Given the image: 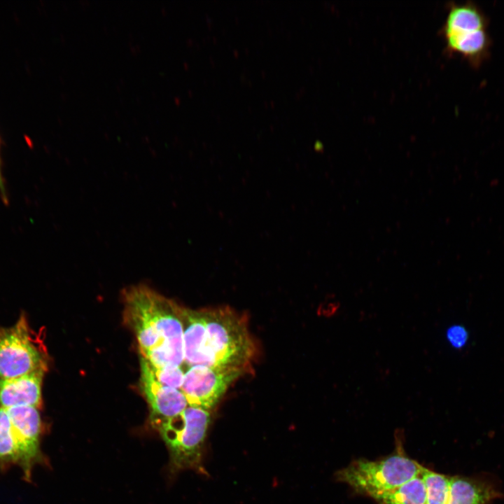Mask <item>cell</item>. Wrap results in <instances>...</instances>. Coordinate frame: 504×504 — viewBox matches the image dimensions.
Segmentation results:
<instances>
[{"instance_id": "8fae6325", "label": "cell", "mask_w": 504, "mask_h": 504, "mask_svg": "<svg viewBox=\"0 0 504 504\" xmlns=\"http://www.w3.org/2000/svg\"><path fill=\"white\" fill-rule=\"evenodd\" d=\"M498 496L492 484L477 478L450 477L446 504H487Z\"/></svg>"}, {"instance_id": "e0dca14e", "label": "cell", "mask_w": 504, "mask_h": 504, "mask_svg": "<svg viewBox=\"0 0 504 504\" xmlns=\"http://www.w3.org/2000/svg\"><path fill=\"white\" fill-rule=\"evenodd\" d=\"M148 368L155 379L162 385L179 389L183 384L184 372L181 367L160 368L153 365L148 360Z\"/></svg>"}, {"instance_id": "5bb4252c", "label": "cell", "mask_w": 504, "mask_h": 504, "mask_svg": "<svg viewBox=\"0 0 504 504\" xmlns=\"http://www.w3.org/2000/svg\"><path fill=\"white\" fill-rule=\"evenodd\" d=\"M372 499L378 504H426V489L421 474Z\"/></svg>"}, {"instance_id": "30bf717a", "label": "cell", "mask_w": 504, "mask_h": 504, "mask_svg": "<svg viewBox=\"0 0 504 504\" xmlns=\"http://www.w3.org/2000/svg\"><path fill=\"white\" fill-rule=\"evenodd\" d=\"M179 315L183 327V363L189 368L197 365H206L204 354L206 323L203 309L195 310L180 306Z\"/></svg>"}, {"instance_id": "ac0fdd59", "label": "cell", "mask_w": 504, "mask_h": 504, "mask_svg": "<svg viewBox=\"0 0 504 504\" xmlns=\"http://www.w3.org/2000/svg\"><path fill=\"white\" fill-rule=\"evenodd\" d=\"M447 338L449 343L455 348L462 347L467 340V332L461 326H453L447 331Z\"/></svg>"}, {"instance_id": "7c38bea8", "label": "cell", "mask_w": 504, "mask_h": 504, "mask_svg": "<svg viewBox=\"0 0 504 504\" xmlns=\"http://www.w3.org/2000/svg\"><path fill=\"white\" fill-rule=\"evenodd\" d=\"M444 38L449 51L464 57L475 66L486 58L491 43L487 29L447 35Z\"/></svg>"}, {"instance_id": "3957f363", "label": "cell", "mask_w": 504, "mask_h": 504, "mask_svg": "<svg viewBox=\"0 0 504 504\" xmlns=\"http://www.w3.org/2000/svg\"><path fill=\"white\" fill-rule=\"evenodd\" d=\"M424 466L409 457L401 444L388 456L378 460L353 461L335 474L337 481L371 498L393 490L421 474Z\"/></svg>"}, {"instance_id": "6da1fadb", "label": "cell", "mask_w": 504, "mask_h": 504, "mask_svg": "<svg viewBox=\"0 0 504 504\" xmlns=\"http://www.w3.org/2000/svg\"><path fill=\"white\" fill-rule=\"evenodd\" d=\"M122 298L125 319L135 333L141 356L157 368L181 367L180 305L144 284L125 288Z\"/></svg>"}, {"instance_id": "d6986e66", "label": "cell", "mask_w": 504, "mask_h": 504, "mask_svg": "<svg viewBox=\"0 0 504 504\" xmlns=\"http://www.w3.org/2000/svg\"><path fill=\"white\" fill-rule=\"evenodd\" d=\"M0 196L2 202L7 204L8 202V197L7 194V190L6 188L5 179L2 172V160L1 157V139H0Z\"/></svg>"}, {"instance_id": "277c9868", "label": "cell", "mask_w": 504, "mask_h": 504, "mask_svg": "<svg viewBox=\"0 0 504 504\" xmlns=\"http://www.w3.org/2000/svg\"><path fill=\"white\" fill-rule=\"evenodd\" d=\"M210 423L207 410L188 407L157 428L168 449L172 472L184 470L205 472L202 459Z\"/></svg>"}, {"instance_id": "7a4b0ae2", "label": "cell", "mask_w": 504, "mask_h": 504, "mask_svg": "<svg viewBox=\"0 0 504 504\" xmlns=\"http://www.w3.org/2000/svg\"><path fill=\"white\" fill-rule=\"evenodd\" d=\"M206 365L247 371L255 354L246 319L227 307L203 309Z\"/></svg>"}, {"instance_id": "ba28073f", "label": "cell", "mask_w": 504, "mask_h": 504, "mask_svg": "<svg viewBox=\"0 0 504 504\" xmlns=\"http://www.w3.org/2000/svg\"><path fill=\"white\" fill-rule=\"evenodd\" d=\"M140 386L150 408V423L158 428L165 421L179 414L188 405L179 389L162 385L153 376L146 358H141Z\"/></svg>"}, {"instance_id": "8992f818", "label": "cell", "mask_w": 504, "mask_h": 504, "mask_svg": "<svg viewBox=\"0 0 504 504\" xmlns=\"http://www.w3.org/2000/svg\"><path fill=\"white\" fill-rule=\"evenodd\" d=\"M245 372L234 367L193 365L184 373L181 391L190 407L207 410L217 404L228 387Z\"/></svg>"}, {"instance_id": "4fadbf2b", "label": "cell", "mask_w": 504, "mask_h": 504, "mask_svg": "<svg viewBox=\"0 0 504 504\" xmlns=\"http://www.w3.org/2000/svg\"><path fill=\"white\" fill-rule=\"evenodd\" d=\"M487 19L472 3L455 4L450 8L443 28L444 36L487 29Z\"/></svg>"}, {"instance_id": "9a60e30c", "label": "cell", "mask_w": 504, "mask_h": 504, "mask_svg": "<svg viewBox=\"0 0 504 504\" xmlns=\"http://www.w3.org/2000/svg\"><path fill=\"white\" fill-rule=\"evenodd\" d=\"M18 465V454L11 423L6 410L0 408V471Z\"/></svg>"}, {"instance_id": "5b68a950", "label": "cell", "mask_w": 504, "mask_h": 504, "mask_svg": "<svg viewBox=\"0 0 504 504\" xmlns=\"http://www.w3.org/2000/svg\"><path fill=\"white\" fill-rule=\"evenodd\" d=\"M46 370V354L24 315L14 326L0 329V379Z\"/></svg>"}, {"instance_id": "2e32d148", "label": "cell", "mask_w": 504, "mask_h": 504, "mask_svg": "<svg viewBox=\"0 0 504 504\" xmlns=\"http://www.w3.org/2000/svg\"><path fill=\"white\" fill-rule=\"evenodd\" d=\"M421 476L426 489V504H446L450 477L425 467Z\"/></svg>"}, {"instance_id": "52a82bcc", "label": "cell", "mask_w": 504, "mask_h": 504, "mask_svg": "<svg viewBox=\"0 0 504 504\" xmlns=\"http://www.w3.org/2000/svg\"><path fill=\"white\" fill-rule=\"evenodd\" d=\"M12 426L18 454V466L23 479L31 481L34 467L46 464L41 448L43 424L38 408L31 406L15 407L6 410Z\"/></svg>"}, {"instance_id": "9c48e42d", "label": "cell", "mask_w": 504, "mask_h": 504, "mask_svg": "<svg viewBox=\"0 0 504 504\" xmlns=\"http://www.w3.org/2000/svg\"><path fill=\"white\" fill-rule=\"evenodd\" d=\"M43 372L0 379V408L8 410L15 407L41 405V384Z\"/></svg>"}]
</instances>
